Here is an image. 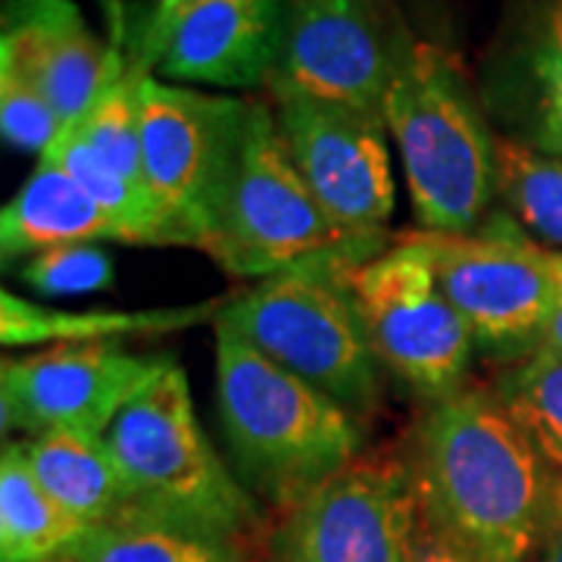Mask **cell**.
I'll return each mask as SVG.
<instances>
[{"label": "cell", "instance_id": "cell-19", "mask_svg": "<svg viewBox=\"0 0 562 562\" xmlns=\"http://www.w3.org/2000/svg\"><path fill=\"white\" fill-rule=\"evenodd\" d=\"M91 528L69 516L35 479L22 441L0 457V562H66Z\"/></svg>", "mask_w": 562, "mask_h": 562}, {"label": "cell", "instance_id": "cell-20", "mask_svg": "<svg viewBox=\"0 0 562 562\" xmlns=\"http://www.w3.org/2000/svg\"><path fill=\"white\" fill-rule=\"evenodd\" d=\"M501 106H516L522 144L562 125V0H543L509 50V66L497 76Z\"/></svg>", "mask_w": 562, "mask_h": 562}, {"label": "cell", "instance_id": "cell-3", "mask_svg": "<svg viewBox=\"0 0 562 562\" xmlns=\"http://www.w3.org/2000/svg\"><path fill=\"white\" fill-rule=\"evenodd\" d=\"M422 232L472 235L497 198V138L441 47L409 41L384 94Z\"/></svg>", "mask_w": 562, "mask_h": 562}, {"label": "cell", "instance_id": "cell-7", "mask_svg": "<svg viewBox=\"0 0 562 562\" xmlns=\"http://www.w3.org/2000/svg\"><path fill=\"white\" fill-rule=\"evenodd\" d=\"M344 281L379 362L413 394L438 403L465 387L475 338L447 301L422 232L350 266Z\"/></svg>", "mask_w": 562, "mask_h": 562}, {"label": "cell", "instance_id": "cell-14", "mask_svg": "<svg viewBox=\"0 0 562 562\" xmlns=\"http://www.w3.org/2000/svg\"><path fill=\"white\" fill-rule=\"evenodd\" d=\"M288 0H194L166 32L154 76L172 85L260 88L276 79Z\"/></svg>", "mask_w": 562, "mask_h": 562}, {"label": "cell", "instance_id": "cell-16", "mask_svg": "<svg viewBox=\"0 0 562 562\" xmlns=\"http://www.w3.org/2000/svg\"><path fill=\"white\" fill-rule=\"evenodd\" d=\"M44 491L88 528L147 522L135 487L103 435L44 431L22 441Z\"/></svg>", "mask_w": 562, "mask_h": 562}, {"label": "cell", "instance_id": "cell-15", "mask_svg": "<svg viewBox=\"0 0 562 562\" xmlns=\"http://www.w3.org/2000/svg\"><path fill=\"white\" fill-rule=\"evenodd\" d=\"M0 66L41 88L63 125L72 128L101 94L110 47L88 32L72 0H7Z\"/></svg>", "mask_w": 562, "mask_h": 562}, {"label": "cell", "instance_id": "cell-11", "mask_svg": "<svg viewBox=\"0 0 562 562\" xmlns=\"http://www.w3.org/2000/svg\"><path fill=\"white\" fill-rule=\"evenodd\" d=\"M422 238L475 347L501 350L513 360L538 347L560 291L557 250L538 247L501 220L484 235L422 232Z\"/></svg>", "mask_w": 562, "mask_h": 562}, {"label": "cell", "instance_id": "cell-26", "mask_svg": "<svg viewBox=\"0 0 562 562\" xmlns=\"http://www.w3.org/2000/svg\"><path fill=\"white\" fill-rule=\"evenodd\" d=\"M113 260L98 244H66L41 250L22 269V281L47 297L88 294L113 284Z\"/></svg>", "mask_w": 562, "mask_h": 562}, {"label": "cell", "instance_id": "cell-6", "mask_svg": "<svg viewBox=\"0 0 562 562\" xmlns=\"http://www.w3.org/2000/svg\"><path fill=\"white\" fill-rule=\"evenodd\" d=\"M206 254L228 276L269 279L316 260H372L347 241L291 160L272 103L254 101L241 157Z\"/></svg>", "mask_w": 562, "mask_h": 562}, {"label": "cell", "instance_id": "cell-22", "mask_svg": "<svg viewBox=\"0 0 562 562\" xmlns=\"http://www.w3.org/2000/svg\"><path fill=\"white\" fill-rule=\"evenodd\" d=\"M44 160L57 162L88 198H94L103 210H110L128 228H135L140 244H179L172 225L166 222L157 201L150 198V191L116 172L72 128H66L60 138L54 140V147L44 154Z\"/></svg>", "mask_w": 562, "mask_h": 562}, {"label": "cell", "instance_id": "cell-1", "mask_svg": "<svg viewBox=\"0 0 562 562\" xmlns=\"http://www.w3.org/2000/svg\"><path fill=\"white\" fill-rule=\"evenodd\" d=\"M422 522L482 562L541 557L562 475L509 419L491 387L428 403L409 457Z\"/></svg>", "mask_w": 562, "mask_h": 562}, {"label": "cell", "instance_id": "cell-13", "mask_svg": "<svg viewBox=\"0 0 562 562\" xmlns=\"http://www.w3.org/2000/svg\"><path fill=\"white\" fill-rule=\"evenodd\" d=\"M162 357L144 360L110 344H63L0 366L3 428L103 435L125 403L157 375Z\"/></svg>", "mask_w": 562, "mask_h": 562}, {"label": "cell", "instance_id": "cell-23", "mask_svg": "<svg viewBox=\"0 0 562 562\" xmlns=\"http://www.w3.org/2000/svg\"><path fill=\"white\" fill-rule=\"evenodd\" d=\"M497 194L535 238L562 247V157L497 138Z\"/></svg>", "mask_w": 562, "mask_h": 562}, {"label": "cell", "instance_id": "cell-28", "mask_svg": "<svg viewBox=\"0 0 562 562\" xmlns=\"http://www.w3.org/2000/svg\"><path fill=\"white\" fill-rule=\"evenodd\" d=\"M406 562H482L475 560L472 553H465L462 547H457L453 541H447L443 535L431 531L428 525L422 522L419 538L413 543V553Z\"/></svg>", "mask_w": 562, "mask_h": 562}, {"label": "cell", "instance_id": "cell-12", "mask_svg": "<svg viewBox=\"0 0 562 562\" xmlns=\"http://www.w3.org/2000/svg\"><path fill=\"white\" fill-rule=\"evenodd\" d=\"M409 41L391 0H288L281 63L269 85L384 122V94Z\"/></svg>", "mask_w": 562, "mask_h": 562}, {"label": "cell", "instance_id": "cell-17", "mask_svg": "<svg viewBox=\"0 0 562 562\" xmlns=\"http://www.w3.org/2000/svg\"><path fill=\"white\" fill-rule=\"evenodd\" d=\"M140 244L138 232L88 198L57 162L44 160L0 213L3 262L66 244Z\"/></svg>", "mask_w": 562, "mask_h": 562}, {"label": "cell", "instance_id": "cell-18", "mask_svg": "<svg viewBox=\"0 0 562 562\" xmlns=\"http://www.w3.org/2000/svg\"><path fill=\"white\" fill-rule=\"evenodd\" d=\"M225 297H213L188 306H169V310H138V313H69L41 306L3 291L0 294V341L3 347H29V344H101L103 338H122V335H166L181 331L191 325L216 322L225 310Z\"/></svg>", "mask_w": 562, "mask_h": 562}, {"label": "cell", "instance_id": "cell-5", "mask_svg": "<svg viewBox=\"0 0 562 562\" xmlns=\"http://www.w3.org/2000/svg\"><path fill=\"white\" fill-rule=\"evenodd\" d=\"M350 266L316 260L269 276L225 303L216 322L360 419L379 406L382 362L344 281Z\"/></svg>", "mask_w": 562, "mask_h": 562}, {"label": "cell", "instance_id": "cell-31", "mask_svg": "<svg viewBox=\"0 0 562 562\" xmlns=\"http://www.w3.org/2000/svg\"><path fill=\"white\" fill-rule=\"evenodd\" d=\"M535 150L541 154H550V157H562V125H557L553 132H547L538 144H531Z\"/></svg>", "mask_w": 562, "mask_h": 562}, {"label": "cell", "instance_id": "cell-21", "mask_svg": "<svg viewBox=\"0 0 562 562\" xmlns=\"http://www.w3.org/2000/svg\"><path fill=\"white\" fill-rule=\"evenodd\" d=\"M494 397L562 475V357L550 347H531L497 375Z\"/></svg>", "mask_w": 562, "mask_h": 562}, {"label": "cell", "instance_id": "cell-9", "mask_svg": "<svg viewBox=\"0 0 562 562\" xmlns=\"http://www.w3.org/2000/svg\"><path fill=\"white\" fill-rule=\"evenodd\" d=\"M291 160L316 194L325 216L347 241L379 257L384 225L394 213V172L387 125L344 103L319 101L301 91L269 85Z\"/></svg>", "mask_w": 562, "mask_h": 562}, {"label": "cell", "instance_id": "cell-8", "mask_svg": "<svg viewBox=\"0 0 562 562\" xmlns=\"http://www.w3.org/2000/svg\"><path fill=\"white\" fill-rule=\"evenodd\" d=\"M250 103L157 76L140 81V166L179 244L210 247L241 157Z\"/></svg>", "mask_w": 562, "mask_h": 562}, {"label": "cell", "instance_id": "cell-27", "mask_svg": "<svg viewBox=\"0 0 562 562\" xmlns=\"http://www.w3.org/2000/svg\"><path fill=\"white\" fill-rule=\"evenodd\" d=\"M194 0H154L147 16L140 25H128V38H132V50H135V63L147 76H154L157 60H160L162 41L166 32L172 29V22L179 20L181 10H188Z\"/></svg>", "mask_w": 562, "mask_h": 562}, {"label": "cell", "instance_id": "cell-2", "mask_svg": "<svg viewBox=\"0 0 562 562\" xmlns=\"http://www.w3.org/2000/svg\"><path fill=\"white\" fill-rule=\"evenodd\" d=\"M213 325L220 419L250 487L288 509L360 460V419L350 409Z\"/></svg>", "mask_w": 562, "mask_h": 562}, {"label": "cell", "instance_id": "cell-25", "mask_svg": "<svg viewBox=\"0 0 562 562\" xmlns=\"http://www.w3.org/2000/svg\"><path fill=\"white\" fill-rule=\"evenodd\" d=\"M0 132L3 140L25 154H47L66 132L50 101L16 69L0 66Z\"/></svg>", "mask_w": 562, "mask_h": 562}, {"label": "cell", "instance_id": "cell-10", "mask_svg": "<svg viewBox=\"0 0 562 562\" xmlns=\"http://www.w3.org/2000/svg\"><path fill=\"white\" fill-rule=\"evenodd\" d=\"M419 528L409 465L360 457L284 509L269 562H406Z\"/></svg>", "mask_w": 562, "mask_h": 562}, {"label": "cell", "instance_id": "cell-29", "mask_svg": "<svg viewBox=\"0 0 562 562\" xmlns=\"http://www.w3.org/2000/svg\"><path fill=\"white\" fill-rule=\"evenodd\" d=\"M557 279H560V291H557V303H553V310H550V316L543 322V331H541V347H550L553 353H560L562 357V254L557 250Z\"/></svg>", "mask_w": 562, "mask_h": 562}, {"label": "cell", "instance_id": "cell-24", "mask_svg": "<svg viewBox=\"0 0 562 562\" xmlns=\"http://www.w3.org/2000/svg\"><path fill=\"white\" fill-rule=\"evenodd\" d=\"M66 562H235V553L172 525L132 522L91 528Z\"/></svg>", "mask_w": 562, "mask_h": 562}, {"label": "cell", "instance_id": "cell-30", "mask_svg": "<svg viewBox=\"0 0 562 562\" xmlns=\"http://www.w3.org/2000/svg\"><path fill=\"white\" fill-rule=\"evenodd\" d=\"M538 562H562V503L560 513H557V522H553L550 535H547V543H543Z\"/></svg>", "mask_w": 562, "mask_h": 562}, {"label": "cell", "instance_id": "cell-4", "mask_svg": "<svg viewBox=\"0 0 562 562\" xmlns=\"http://www.w3.org/2000/svg\"><path fill=\"white\" fill-rule=\"evenodd\" d=\"M138 494L147 522L228 543L257 519L254 497L203 435L191 387L166 360L103 431Z\"/></svg>", "mask_w": 562, "mask_h": 562}]
</instances>
